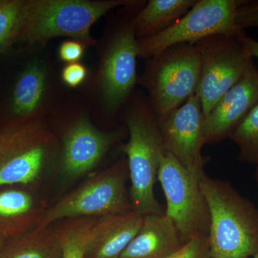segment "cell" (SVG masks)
Instances as JSON below:
<instances>
[{
	"instance_id": "20",
	"label": "cell",
	"mask_w": 258,
	"mask_h": 258,
	"mask_svg": "<svg viewBox=\"0 0 258 258\" xmlns=\"http://www.w3.org/2000/svg\"><path fill=\"white\" fill-rule=\"evenodd\" d=\"M99 217L64 219L52 224L62 258H85L88 242Z\"/></svg>"
},
{
	"instance_id": "5",
	"label": "cell",
	"mask_w": 258,
	"mask_h": 258,
	"mask_svg": "<svg viewBox=\"0 0 258 258\" xmlns=\"http://www.w3.org/2000/svg\"><path fill=\"white\" fill-rule=\"evenodd\" d=\"M57 150L54 134L39 118L0 132V187L40 181Z\"/></svg>"
},
{
	"instance_id": "21",
	"label": "cell",
	"mask_w": 258,
	"mask_h": 258,
	"mask_svg": "<svg viewBox=\"0 0 258 258\" xmlns=\"http://www.w3.org/2000/svg\"><path fill=\"white\" fill-rule=\"evenodd\" d=\"M229 139L238 147L239 161L258 165V102Z\"/></svg>"
},
{
	"instance_id": "6",
	"label": "cell",
	"mask_w": 258,
	"mask_h": 258,
	"mask_svg": "<svg viewBox=\"0 0 258 258\" xmlns=\"http://www.w3.org/2000/svg\"><path fill=\"white\" fill-rule=\"evenodd\" d=\"M128 176L126 159L121 158L47 208L37 228L64 219L101 217L132 210L125 186Z\"/></svg>"
},
{
	"instance_id": "17",
	"label": "cell",
	"mask_w": 258,
	"mask_h": 258,
	"mask_svg": "<svg viewBox=\"0 0 258 258\" xmlns=\"http://www.w3.org/2000/svg\"><path fill=\"white\" fill-rule=\"evenodd\" d=\"M46 66L35 59L29 62L19 76L11 99V112L24 119L33 118L38 111L47 87Z\"/></svg>"
},
{
	"instance_id": "7",
	"label": "cell",
	"mask_w": 258,
	"mask_h": 258,
	"mask_svg": "<svg viewBox=\"0 0 258 258\" xmlns=\"http://www.w3.org/2000/svg\"><path fill=\"white\" fill-rule=\"evenodd\" d=\"M242 0H198L179 20L164 31L137 39L139 57L148 59L178 44L195 45L215 35L240 37L244 29L236 24L237 8Z\"/></svg>"
},
{
	"instance_id": "22",
	"label": "cell",
	"mask_w": 258,
	"mask_h": 258,
	"mask_svg": "<svg viewBox=\"0 0 258 258\" xmlns=\"http://www.w3.org/2000/svg\"><path fill=\"white\" fill-rule=\"evenodd\" d=\"M25 3L23 0H0V51L18 38Z\"/></svg>"
},
{
	"instance_id": "29",
	"label": "cell",
	"mask_w": 258,
	"mask_h": 258,
	"mask_svg": "<svg viewBox=\"0 0 258 258\" xmlns=\"http://www.w3.org/2000/svg\"><path fill=\"white\" fill-rule=\"evenodd\" d=\"M255 173H254V177H255L256 181H257L258 184V165L255 166Z\"/></svg>"
},
{
	"instance_id": "13",
	"label": "cell",
	"mask_w": 258,
	"mask_h": 258,
	"mask_svg": "<svg viewBox=\"0 0 258 258\" xmlns=\"http://www.w3.org/2000/svg\"><path fill=\"white\" fill-rule=\"evenodd\" d=\"M119 135L116 132H101L84 118L77 120L62 141L60 156L62 175L74 179L92 171Z\"/></svg>"
},
{
	"instance_id": "18",
	"label": "cell",
	"mask_w": 258,
	"mask_h": 258,
	"mask_svg": "<svg viewBox=\"0 0 258 258\" xmlns=\"http://www.w3.org/2000/svg\"><path fill=\"white\" fill-rule=\"evenodd\" d=\"M198 0H149L132 18L136 36L138 39L157 35L176 23Z\"/></svg>"
},
{
	"instance_id": "8",
	"label": "cell",
	"mask_w": 258,
	"mask_h": 258,
	"mask_svg": "<svg viewBox=\"0 0 258 258\" xmlns=\"http://www.w3.org/2000/svg\"><path fill=\"white\" fill-rule=\"evenodd\" d=\"M157 180L165 196L166 216L175 225L184 243L196 237H208L210 211L200 179L166 152L161 160Z\"/></svg>"
},
{
	"instance_id": "2",
	"label": "cell",
	"mask_w": 258,
	"mask_h": 258,
	"mask_svg": "<svg viewBox=\"0 0 258 258\" xmlns=\"http://www.w3.org/2000/svg\"><path fill=\"white\" fill-rule=\"evenodd\" d=\"M208 203L212 258H250L258 253V209L230 181L206 173L200 179Z\"/></svg>"
},
{
	"instance_id": "25",
	"label": "cell",
	"mask_w": 258,
	"mask_h": 258,
	"mask_svg": "<svg viewBox=\"0 0 258 258\" xmlns=\"http://www.w3.org/2000/svg\"><path fill=\"white\" fill-rule=\"evenodd\" d=\"M86 45L76 40L62 42L59 47L58 54L60 60L68 64L78 62L84 54Z\"/></svg>"
},
{
	"instance_id": "24",
	"label": "cell",
	"mask_w": 258,
	"mask_h": 258,
	"mask_svg": "<svg viewBox=\"0 0 258 258\" xmlns=\"http://www.w3.org/2000/svg\"><path fill=\"white\" fill-rule=\"evenodd\" d=\"M236 24L240 28H258V0H242L237 8Z\"/></svg>"
},
{
	"instance_id": "28",
	"label": "cell",
	"mask_w": 258,
	"mask_h": 258,
	"mask_svg": "<svg viewBox=\"0 0 258 258\" xmlns=\"http://www.w3.org/2000/svg\"><path fill=\"white\" fill-rule=\"evenodd\" d=\"M5 245V239L3 236L0 235V253H1L2 250L4 248Z\"/></svg>"
},
{
	"instance_id": "9",
	"label": "cell",
	"mask_w": 258,
	"mask_h": 258,
	"mask_svg": "<svg viewBox=\"0 0 258 258\" xmlns=\"http://www.w3.org/2000/svg\"><path fill=\"white\" fill-rule=\"evenodd\" d=\"M242 36L211 35L195 45L201 57L196 94L201 100L205 116L254 63L241 40Z\"/></svg>"
},
{
	"instance_id": "10",
	"label": "cell",
	"mask_w": 258,
	"mask_h": 258,
	"mask_svg": "<svg viewBox=\"0 0 258 258\" xmlns=\"http://www.w3.org/2000/svg\"><path fill=\"white\" fill-rule=\"evenodd\" d=\"M132 18L120 22L112 32L98 73V87L110 114H115L128 101L138 81V46Z\"/></svg>"
},
{
	"instance_id": "26",
	"label": "cell",
	"mask_w": 258,
	"mask_h": 258,
	"mask_svg": "<svg viewBox=\"0 0 258 258\" xmlns=\"http://www.w3.org/2000/svg\"><path fill=\"white\" fill-rule=\"evenodd\" d=\"M87 77V69L79 62L68 64L62 70V79L71 88H77Z\"/></svg>"
},
{
	"instance_id": "16",
	"label": "cell",
	"mask_w": 258,
	"mask_h": 258,
	"mask_svg": "<svg viewBox=\"0 0 258 258\" xmlns=\"http://www.w3.org/2000/svg\"><path fill=\"white\" fill-rule=\"evenodd\" d=\"M40 200L23 189L0 191V235H24L40 226L45 210Z\"/></svg>"
},
{
	"instance_id": "11",
	"label": "cell",
	"mask_w": 258,
	"mask_h": 258,
	"mask_svg": "<svg viewBox=\"0 0 258 258\" xmlns=\"http://www.w3.org/2000/svg\"><path fill=\"white\" fill-rule=\"evenodd\" d=\"M205 118L201 100L196 93L181 106L158 116L166 152L199 179L205 173L202 154L205 145Z\"/></svg>"
},
{
	"instance_id": "27",
	"label": "cell",
	"mask_w": 258,
	"mask_h": 258,
	"mask_svg": "<svg viewBox=\"0 0 258 258\" xmlns=\"http://www.w3.org/2000/svg\"><path fill=\"white\" fill-rule=\"evenodd\" d=\"M242 42H243L244 47L247 49V52L252 57H257L258 58V41L251 37L244 35L241 37Z\"/></svg>"
},
{
	"instance_id": "1",
	"label": "cell",
	"mask_w": 258,
	"mask_h": 258,
	"mask_svg": "<svg viewBox=\"0 0 258 258\" xmlns=\"http://www.w3.org/2000/svg\"><path fill=\"white\" fill-rule=\"evenodd\" d=\"M128 101L125 120L129 139L122 151L131 179V203L143 215L164 214L154 193L161 160L166 154L158 115L148 97L131 96Z\"/></svg>"
},
{
	"instance_id": "14",
	"label": "cell",
	"mask_w": 258,
	"mask_h": 258,
	"mask_svg": "<svg viewBox=\"0 0 258 258\" xmlns=\"http://www.w3.org/2000/svg\"><path fill=\"white\" fill-rule=\"evenodd\" d=\"M165 213L144 215L140 228L118 258H166L184 245Z\"/></svg>"
},
{
	"instance_id": "3",
	"label": "cell",
	"mask_w": 258,
	"mask_h": 258,
	"mask_svg": "<svg viewBox=\"0 0 258 258\" xmlns=\"http://www.w3.org/2000/svg\"><path fill=\"white\" fill-rule=\"evenodd\" d=\"M137 3L128 0L26 1L18 38L35 44L68 37L91 46L95 44L91 28L98 20L114 8H126Z\"/></svg>"
},
{
	"instance_id": "15",
	"label": "cell",
	"mask_w": 258,
	"mask_h": 258,
	"mask_svg": "<svg viewBox=\"0 0 258 258\" xmlns=\"http://www.w3.org/2000/svg\"><path fill=\"white\" fill-rule=\"evenodd\" d=\"M144 215L134 209L99 217L85 258H118L138 232Z\"/></svg>"
},
{
	"instance_id": "19",
	"label": "cell",
	"mask_w": 258,
	"mask_h": 258,
	"mask_svg": "<svg viewBox=\"0 0 258 258\" xmlns=\"http://www.w3.org/2000/svg\"><path fill=\"white\" fill-rule=\"evenodd\" d=\"M0 258H62V249L51 225L36 228L5 245Z\"/></svg>"
},
{
	"instance_id": "4",
	"label": "cell",
	"mask_w": 258,
	"mask_h": 258,
	"mask_svg": "<svg viewBox=\"0 0 258 258\" xmlns=\"http://www.w3.org/2000/svg\"><path fill=\"white\" fill-rule=\"evenodd\" d=\"M200 74L201 57L198 47L178 44L147 59L138 82L147 90L158 116H161L196 93Z\"/></svg>"
},
{
	"instance_id": "30",
	"label": "cell",
	"mask_w": 258,
	"mask_h": 258,
	"mask_svg": "<svg viewBox=\"0 0 258 258\" xmlns=\"http://www.w3.org/2000/svg\"><path fill=\"white\" fill-rule=\"evenodd\" d=\"M252 258H258V253L254 254Z\"/></svg>"
},
{
	"instance_id": "12",
	"label": "cell",
	"mask_w": 258,
	"mask_h": 258,
	"mask_svg": "<svg viewBox=\"0 0 258 258\" xmlns=\"http://www.w3.org/2000/svg\"><path fill=\"white\" fill-rule=\"evenodd\" d=\"M257 102L258 69L253 63L205 116V144H217L229 139Z\"/></svg>"
},
{
	"instance_id": "23",
	"label": "cell",
	"mask_w": 258,
	"mask_h": 258,
	"mask_svg": "<svg viewBox=\"0 0 258 258\" xmlns=\"http://www.w3.org/2000/svg\"><path fill=\"white\" fill-rule=\"evenodd\" d=\"M166 258H212L208 237H198L184 244L179 251Z\"/></svg>"
}]
</instances>
